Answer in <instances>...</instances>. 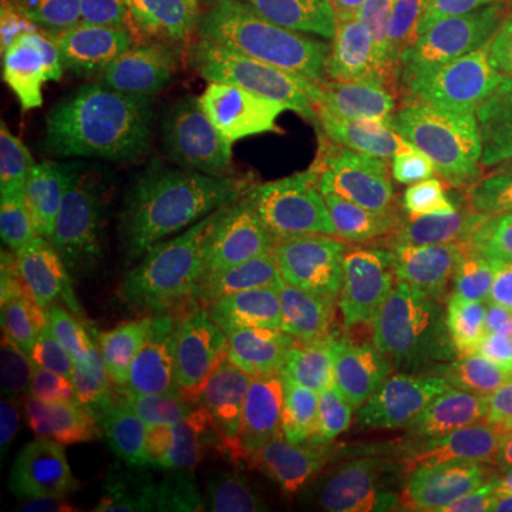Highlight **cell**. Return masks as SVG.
I'll use <instances>...</instances> for the list:
<instances>
[{
  "mask_svg": "<svg viewBox=\"0 0 512 512\" xmlns=\"http://www.w3.org/2000/svg\"><path fill=\"white\" fill-rule=\"evenodd\" d=\"M490 356L353 339L305 322L259 373L239 433L248 512H285L313 484L484 399Z\"/></svg>",
  "mask_w": 512,
  "mask_h": 512,
  "instance_id": "1",
  "label": "cell"
},
{
  "mask_svg": "<svg viewBox=\"0 0 512 512\" xmlns=\"http://www.w3.org/2000/svg\"><path fill=\"white\" fill-rule=\"evenodd\" d=\"M305 194L262 191L208 165L168 168L94 228V302L114 313L268 322L299 291Z\"/></svg>",
  "mask_w": 512,
  "mask_h": 512,
  "instance_id": "2",
  "label": "cell"
},
{
  "mask_svg": "<svg viewBox=\"0 0 512 512\" xmlns=\"http://www.w3.org/2000/svg\"><path fill=\"white\" fill-rule=\"evenodd\" d=\"M464 288L413 231L399 194L362 197L325 248L330 311L379 342L461 350Z\"/></svg>",
  "mask_w": 512,
  "mask_h": 512,
  "instance_id": "3",
  "label": "cell"
},
{
  "mask_svg": "<svg viewBox=\"0 0 512 512\" xmlns=\"http://www.w3.org/2000/svg\"><path fill=\"white\" fill-rule=\"evenodd\" d=\"M214 376L191 345L146 330L97 478L120 512H205Z\"/></svg>",
  "mask_w": 512,
  "mask_h": 512,
  "instance_id": "4",
  "label": "cell"
},
{
  "mask_svg": "<svg viewBox=\"0 0 512 512\" xmlns=\"http://www.w3.org/2000/svg\"><path fill=\"white\" fill-rule=\"evenodd\" d=\"M126 123L106 72L74 57L35 74L3 106V151L46 222L86 208V168L117 163Z\"/></svg>",
  "mask_w": 512,
  "mask_h": 512,
  "instance_id": "5",
  "label": "cell"
},
{
  "mask_svg": "<svg viewBox=\"0 0 512 512\" xmlns=\"http://www.w3.org/2000/svg\"><path fill=\"white\" fill-rule=\"evenodd\" d=\"M100 69L114 86L128 137L171 157L202 151L268 86L254 55L163 43L146 55Z\"/></svg>",
  "mask_w": 512,
  "mask_h": 512,
  "instance_id": "6",
  "label": "cell"
},
{
  "mask_svg": "<svg viewBox=\"0 0 512 512\" xmlns=\"http://www.w3.org/2000/svg\"><path fill=\"white\" fill-rule=\"evenodd\" d=\"M348 94L325 83L262 92L202 148V165L234 183L305 194L339 165L353 134Z\"/></svg>",
  "mask_w": 512,
  "mask_h": 512,
  "instance_id": "7",
  "label": "cell"
},
{
  "mask_svg": "<svg viewBox=\"0 0 512 512\" xmlns=\"http://www.w3.org/2000/svg\"><path fill=\"white\" fill-rule=\"evenodd\" d=\"M393 66L399 77L512 117V20L487 0H424L399 32Z\"/></svg>",
  "mask_w": 512,
  "mask_h": 512,
  "instance_id": "8",
  "label": "cell"
},
{
  "mask_svg": "<svg viewBox=\"0 0 512 512\" xmlns=\"http://www.w3.org/2000/svg\"><path fill=\"white\" fill-rule=\"evenodd\" d=\"M268 52L293 72L367 83L393 60L399 0H254Z\"/></svg>",
  "mask_w": 512,
  "mask_h": 512,
  "instance_id": "9",
  "label": "cell"
},
{
  "mask_svg": "<svg viewBox=\"0 0 512 512\" xmlns=\"http://www.w3.org/2000/svg\"><path fill=\"white\" fill-rule=\"evenodd\" d=\"M399 205L461 285L512 271V188L456 165L421 163Z\"/></svg>",
  "mask_w": 512,
  "mask_h": 512,
  "instance_id": "10",
  "label": "cell"
},
{
  "mask_svg": "<svg viewBox=\"0 0 512 512\" xmlns=\"http://www.w3.org/2000/svg\"><path fill=\"white\" fill-rule=\"evenodd\" d=\"M148 328L80 325L60 339L49 387L52 407L74 467L100 478Z\"/></svg>",
  "mask_w": 512,
  "mask_h": 512,
  "instance_id": "11",
  "label": "cell"
},
{
  "mask_svg": "<svg viewBox=\"0 0 512 512\" xmlns=\"http://www.w3.org/2000/svg\"><path fill=\"white\" fill-rule=\"evenodd\" d=\"M404 510L512 512V421L493 390L436 419Z\"/></svg>",
  "mask_w": 512,
  "mask_h": 512,
  "instance_id": "12",
  "label": "cell"
},
{
  "mask_svg": "<svg viewBox=\"0 0 512 512\" xmlns=\"http://www.w3.org/2000/svg\"><path fill=\"white\" fill-rule=\"evenodd\" d=\"M376 126L413 163L456 165L512 188V117L399 77L376 94Z\"/></svg>",
  "mask_w": 512,
  "mask_h": 512,
  "instance_id": "13",
  "label": "cell"
},
{
  "mask_svg": "<svg viewBox=\"0 0 512 512\" xmlns=\"http://www.w3.org/2000/svg\"><path fill=\"white\" fill-rule=\"evenodd\" d=\"M0 390L3 481L23 504H35L77 467L57 424L49 376L0 382Z\"/></svg>",
  "mask_w": 512,
  "mask_h": 512,
  "instance_id": "14",
  "label": "cell"
},
{
  "mask_svg": "<svg viewBox=\"0 0 512 512\" xmlns=\"http://www.w3.org/2000/svg\"><path fill=\"white\" fill-rule=\"evenodd\" d=\"M72 330L46 282L0 245V382L49 376L60 339Z\"/></svg>",
  "mask_w": 512,
  "mask_h": 512,
  "instance_id": "15",
  "label": "cell"
},
{
  "mask_svg": "<svg viewBox=\"0 0 512 512\" xmlns=\"http://www.w3.org/2000/svg\"><path fill=\"white\" fill-rule=\"evenodd\" d=\"M74 52L114 66L160 46L163 0H23Z\"/></svg>",
  "mask_w": 512,
  "mask_h": 512,
  "instance_id": "16",
  "label": "cell"
},
{
  "mask_svg": "<svg viewBox=\"0 0 512 512\" xmlns=\"http://www.w3.org/2000/svg\"><path fill=\"white\" fill-rule=\"evenodd\" d=\"M433 427L436 421L413 430L350 476L313 484L285 512H407V484Z\"/></svg>",
  "mask_w": 512,
  "mask_h": 512,
  "instance_id": "17",
  "label": "cell"
},
{
  "mask_svg": "<svg viewBox=\"0 0 512 512\" xmlns=\"http://www.w3.org/2000/svg\"><path fill=\"white\" fill-rule=\"evenodd\" d=\"M254 0H163V46L251 55Z\"/></svg>",
  "mask_w": 512,
  "mask_h": 512,
  "instance_id": "18",
  "label": "cell"
},
{
  "mask_svg": "<svg viewBox=\"0 0 512 512\" xmlns=\"http://www.w3.org/2000/svg\"><path fill=\"white\" fill-rule=\"evenodd\" d=\"M80 57L69 43L49 32L23 0L3 3L0 26V97L3 106L43 69Z\"/></svg>",
  "mask_w": 512,
  "mask_h": 512,
  "instance_id": "19",
  "label": "cell"
},
{
  "mask_svg": "<svg viewBox=\"0 0 512 512\" xmlns=\"http://www.w3.org/2000/svg\"><path fill=\"white\" fill-rule=\"evenodd\" d=\"M32 512H120L111 495L103 490L97 478L74 470L57 484L52 493H46L40 501L29 504Z\"/></svg>",
  "mask_w": 512,
  "mask_h": 512,
  "instance_id": "20",
  "label": "cell"
},
{
  "mask_svg": "<svg viewBox=\"0 0 512 512\" xmlns=\"http://www.w3.org/2000/svg\"><path fill=\"white\" fill-rule=\"evenodd\" d=\"M493 396L498 399V404L504 407V413H507V416H510V421H512V373H507V376H504L501 382L495 384Z\"/></svg>",
  "mask_w": 512,
  "mask_h": 512,
  "instance_id": "21",
  "label": "cell"
},
{
  "mask_svg": "<svg viewBox=\"0 0 512 512\" xmlns=\"http://www.w3.org/2000/svg\"><path fill=\"white\" fill-rule=\"evenodd\" d=\"M487 3H493L495 9H501L512 20V0H487Z\"/></svg>",
  "mask_w": 512,
  "mask_h": 512,
  "instance_id": "22",
  "label": "cell"
}]
</instances>
